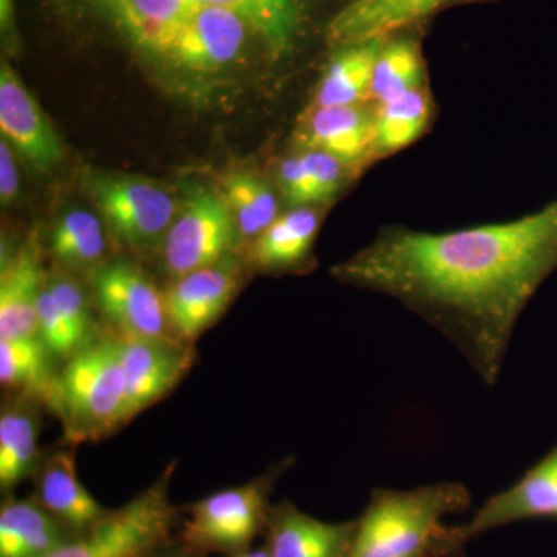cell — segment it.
Listing matches in <instances>:
<instances>
[{
	"label": "cell",
	"instance_id": "1",
	"mask_svg": "<svg viewBox=\"0 0 557 557\" xmlns=\"http://www.w3.org/2000/svg\"><path fill=\"white\" fill-rule=\"evenodd\" d=\"M555 271L557 197L511 222L449 233L384 231L333 276L401 300L494 386L520 314Z\"/></svg>",
	"mask_w": 557,
	"mask_h": 557
},
{
	"label": "cell",
	"instance_id": "2",
	"mask_svg": "<svg viewBox=\"0 0 557 557\" xmlns=\"http://www.w3.org/2000/svg\"><path fill=\"white\" fill-rule=\"evenodd\" d=\"M463 483L442 482L416 490L379 487L357 519L347 557H463L445 518L467 511Z\"/></svg>",
	"mask_w": 557,
	"mask_h": 557
},
{
	"label": "cell",
	"instance_id": "3",
	"mask_svg": "<svg viewBox=\"0 0 557 557\" xmlns=\"http://www.w3.org/2000/svg\"><path fill=\"white\" fill-rule=\"evenodd\" d=\"M50 409L60 417L72 446L97 442L129 423L115 338L94 341L65 362Z\"/></svg>",
	"mask_w": 557,
	"mask_h": 557
},
{
	"label": "cell",
	"instance_id": "4",
	"mask_svg": "<svg viewBox=\"0 0 557 557\" xmlns=\"http://www.w3.org/2000/svg\"><path fill=\"white\" fill-rule=\"evenodd\" d=\"M172 474L174 463L138 496L46 557H148L170 544L177 518L170 496Z\"/></svg>",
	"mask_w": 557,
	"mask_h": 557
},
{
	"label": "cell",
	"instance_id": "5",
	"mask_svg": "<svg viewBox=\"0 0 557 557\" xmlns=\"http://www.w3.org/2000/svg\"><path fill=\"white\" fill-rule=\"evenodd\" d=\"M285 468L287 463H278L262 478L190 505L188 519L183 522L182 545L199 555L228 557L251 549L256 537L265 533L271 490Z\"/></svg>",
	"mask_w": 557,
	"mask_h": 557
},
{
	"label": "cell",
	"instance_id": "6",
	"mask_svg": "<svg viewBox=\"0 0 557 557\" xmlns=\"http://www.w3.org/2000/svg\"><path fill=\"white\" fill-rule=\"evenodd\" d=\"M86 186L115 236L139 255L161 247L178 214L170 190L148 178L94 172Z\"/></svg>",
	"mask_w": 557,
	"mask_h": 557
},
{
	"label": "cell",
	"instance_id": "7",
	"mask_svg": "<svg viewBox=\"0 0 557 557\" xmlns=\"http://www.w3.org/2000/svg\"><path fill=\"white\" fill-rule=\"evenodd\" d=\"M239 242L236 223L220 194L189 193L161 244V262L178 278L228 258Z\"/></svg>",
	"mask_w": 557,
	"mask_h": 557
},
{
	"label": "cell",
	"instance_id": "8",
	"mask_svg": "<svg viewBox=\"0 0 557 557\" xmlns=\"http://www.w3.org/2000/svg\"><path fill=\"white\" fill-rule=\"evenodd\" d=\"M95 295L120 335L182 343L172 332L166 299L143 270L129 260H115L95 270Z\"/></svg>",
	"mask_w": 557,
	"mask_h": 557
},
{
	"label": "cell",
	"instance_id": "9",
	"mask_svg": "<svg viewBox=\"0 0 557 557\" xmlns=\"http://www.w3.org/2000/svg\"><path fill=\"white\" fill-rule=\"evenodd\" d=\"M249 33L255 32L239 14L201 5L183 21L159 58L182 72H222L239 60Z\"/></svg>",
	"mask_w": 557,
	"mask_h": 557
},
{
	"label": "cell",
	"instance_id": "10",
	"mask_svg": "<svg viewBox=\"0 0 557 557\" xmlns=\"http://www.w3.org/2000/svg\"><path fill=\"white\" fill-rule=\"evenodd\" d=\"M557 520V443L515 483L487 498L465 525L453 527L454 544L465 556L469 542L522 520Z\"/></svg>",
	"mask_w": 557,
	"mask_h": 557
},
{
	"label": "cell",
	"instance_id": "11",
	"mask_svg": "<svg viewBox=\"0 0 557 557\" xmlns=\"http://www.w3.org/2000/svg\"><path fill=\"white\" fill-rule=\"evenodd\" d=\"M121 368L126 380L127 420L168 397L193 369V346L116 335Z\"/></svg>",
	"mask_w": 557,
	"mask_h": 557
},
{
	"label": "cell",
	"instance_id": "12",
	"mask_svg": "<svg viewBox=\"0 0 557 557\" xmlns=\"http://www.w3.org/2000/svg\"><path fill=\"white\" fill-rule=\"evenodd\" d=\"M240 277L239 262L228 256L214 265L174 278L164 295L174 335L190 346L230 306Z\"/></svg>",
	"mask_w": 557,
	"mask_h": 557
},
{
	"label": "cell",
	"instance_id": "13",
	"mask_svg": "<svg viewBox=\"0 0 557 557\" xmlns=\"http://www.w3.org/2000/svg\"><path fill=\"white\" fill-rule=\"evenodd\" d=\"M0 129L3 138L38 171L53 170L64 157L53 124L5 61L0 69Z\"/></svg>",
	"mask_w": 557,
	"mask_h": 557
},
{
	"label": "cell",
	"instance_id": "14",
	"mask_svg": "<svg viewBox=\"0 0 557 557\" xmlns=\"http://www.w3.org/2000/svg\"><path fill=\"white\" fill-rule=\"evenodd\" d=\"M357 520L324 522L293 502L271 505L265 547L271 557H347Z\"/></svg>",
	"mask_w": 557,
	"mask_h": 557
},
{
	"label": "cell",
	"instance_id": "15",
	"mask_svg": "<svg viewBox=\"0 0 557 557\" xmlns=\"http://www.w3.org/2000/svg\"><path fill=\"white\" fill-rule=\"evenodd\" d=\"M46 278L35 237L2 260L0 338H39L38 298Z\"/></svg>",
	"mask_w": 557,
	"mask_h": 557
},
{
	"label": "cell",
	"instance_id": "16",
	"mask_svg": "<svg viewBox=\"0 0 557 557\" xmlns=\"http://www.w3.org/2000/svg\"><path fill=\"white\" fill-rule=\"evenodd\" d=\"M36 472V500L75 536L86 533L109 515L110 509L98 504L81 483L73 450L50 454Z\"/></svg>",
	"mask_w": 557,
	"mask_h": 557
},
{
	"label": "cell",
	"instance_id": "17",
	"mask_svg": "<svg viewBox=\"0 0 557 557\" xmlns=\"http://www.w3.org/2000/svg\"><path fill=\"white\" fill-rule=\"evenodd\" d=\"M450 0H354L330 22L329 35L339 46L384 39L387 33L424 20Z\"/></svg>",
	"mask_w": 557,
	"mask_h": 557
},
{
	"label": "cell",
	"instance_id": "18",
	"mask_svg": "<svg viewBox=\"0 0 557 557\" xmlns=\"http://www.w3.org/2000/svg\"><path fill=\"white\" fill-rule=\"evenodd\" d=\"M139 47L159 58L183 21L199 9L197 0H91Z\"/></svg>",
	"mask_w": 557,
	"mask_h": 557
},
{
	"label": "cell",
	"instance_id": "19",
	"mask_svg": "<svg viewBox=\"0 0 557 557\" xmlns=\"http://www.w3.org/2000/svg\"><path fill=\"white\" fill-rule=\"evenodd\" d=\"M73 536L36 498L9 497L0 508V557H46Z\"/></svg>",
	"mask_w": 557,
	"mask_h": 557
},
{
	"label": "cell",
	"instance_id": "20",
	"mask_svg": "<svg viewBox=\"0 0 557 557\" xmlns=\"http://www.w3.org/2000/svg\"><path fill=\"white\" fill-rule=\"evenodd\" d=\"M307 149H318L354 164L373 148V119L357 106L317 108L300 134Z\"/></svg>",
	"mask_w": 557,
	"mask_h": 557
},
{
	"label": "cell",
	"instance_id": "21",
	"mask_svg": "<svg viewBox=\"0 0 557 557\" xmlns=\"http://www.w3.org/2000/svg\"><path fill=\"white\" fill-rule=\"evenodd\" d=\"M319 215L309 208H298L278 215L262 234L249 245L248 260L263 271L298 269L310 258L319 230Z\"/></svg>",
	"mask_w": 557,
	"mask_h": 557
},
{
	"label": "cell",
	"instance_id": "22",
	"mask_svg": "<svg viewBox=\"0 0 557 557\" xmlns=\"http://www.w3.org/2000/svg\"><path fill=\"white\" fill-rule=\"evenodd\" d=\"M39 418L30 403L3 406L0 416V487L10 493L39 468Z\"/></svg>",
	"mask_w": 557,
	"mask_h": 557
},
{
	"label": "cell",
	"instance_id": "23",
	"mask_svg": "<svg viewBox=\"0 0 557 557\" xmlns=\"http://www.w3.org/2000/svg\"><path fill=\"white\" fill-rule=\"evenodd\" d=\"M384 39L344 46L325 70L317 94V108L357 106L370 97L373 67Z\"/></svg>",
	"mask_w": 557,
	"mask_h": 557
},
{
	"label": "cell",
	"instance_id": "24",
	"mask_svg": "<svg viewBox=\"0 0 557 557\" xmlns=\"http://www.w3.org/2000/svg\"><path fill=\"white\" fill-rule=\"evenodd\" d=\"M51 358L40 338H0V383L20 397L38 399L50 408L58 380Z\"/></svg>",
	"mask_w": 557,
	"mask_h": 557
},
{
	"label": "cell",
	"instance_id": "25",
	"mask_svg": "<svg viewBox=\"0 0 557 557\" xmlns=\"http://www.w3.org/2000/svg\"><path fill=\"white\" fill-rule=\"evenodd\" d=\"M220 197L236 223L239 240L251 245L278 218L277 199L263 180L248 172H230L220 183Z\"/></svg>",
	"mask_w": 557,
	"mask_h": 557
},
{
	"label": "cell",
	"instance_id": "26",
	"mask_svg": "<svg viewBox=\"0 0 557 557\" xmlns=\"http://www.w3.org/2000/svg\"><path fill=\"white\" fill-rule=\"evenodd\" d=\"M341 180L343 163L318 149L289 157L278 168L282 194L298 207L332 199L338 193Z\"/></svg>",
	"mask_w": 557,
	"mask_h": 557
},
{
	"label": "cell",
	"instance_id": "27",
	"mask_svg": "<svg viewBox=\"0 0 557 557\" xmlns=\"http://www.w3.org/2000/svg\"><path fill=\"white\" fill-rule=\"evenodd\" d=\"M50 251L67 269H100L108 251L101 220L83 208L65 211L51 231Z\"/></svg>",
	"mask_w": 557,
	"mask_h": 557
},
{
	"label": "cell",
	"instance_id": "28",
	"mask_svg": "<svg viewBox=\"0 0 557 557\" xmlns=\"http://www.w3.org/2000/svg\"><path fill=\"white\" fill-rule=\"evenodd\" d=\"M200 5L220 7L239 14L273 53L292 47L300 24V0H197Z\"/></svg>",
	"mask_w": 557,
	"mask_h": 557
},
{
	"label": "cell",
	"instance_id": "29",
	"mask_svg": "<svg viewBox=\"0 0 557 557\" xmlns=\"http://www.w3.org/2000/svg\"><path fill=\"white\" fill-rule=\"evenodd\" d=\"M380 106L373 116L372 149L388 153L408 148L426 129L431 108L423 90L408 91Z\"/></svg>",
	"mask_w": 557,
	"mask_h": 557
},
{
	"label": "cell",
	"instance_id": "30",
	"mask_svg": "<svg viewBox=\"0 0 557 557\" xmlns=\"http://www.w3.org/2000/svg\"><path fill=\"white\" fill-rule=\"evenodd\" d=\"M423 81V61L413 40L395 39L384 42L373 67L370 97L380 104L420 89Z\"/></svg>",
	"mask_w": 557,
	"mask_h": 557
},
{
	"label": "cell",
	"instance_id": "31",
	"mask_svg": "<svg viewBox=\"0 0 557 557\" xmlns=\"http://www.w3.org/2000/svg\"><path fill=\"white\" fill-rule=\"evenodd\" d=\"M38 333L50 354L65 361L87 347L58 307L57 300L47 287V278L38 298Z\"/></svg>",
	"mask_w": 557,
	"mask_h": 557
},
{
	"label": "cell",
	"instance_id": "32",
	"mask_svg": "<svg viewBox=\"0 0 557 557\" xmlns=\"http://www.w3.org/2000/svg\"><path fill=\"white\" fill-rule=\"evenodd\" d=\"M47 287H49L58 307L67 318L79 339L86 346L94 343L95 339L91 341L94 322H91L89 302H87L83 288L73 278L64 276V274H54V276L47 277Z\"/></svg>",
	"mask_w": 557,
	"mask_h": 557
},
{
	"label": "cell",
	"instance_id": "33",
	"mask_svg": "<svg viewBox=\"0 0 557 557\" xmlns=\"http://www.w3.org/2000/svg\"><path fill=\"white\" fill-rule=\"evenodd\" d=\"M20 194V172L14 161L11 145L2 138L0 141V200L3 207H9Z\"/></svg>",
	"mask_w": 557,
	"mask_h": 557
},
{
	"label": "cell",
	"instance_id": "34",
	"mask_svg": "<svg viewBox=\"0 0 557 557\" xmlns=\"http://www.w3.org/2000/svg\"><path fill=\"white\" fill-rule=\"evenodd\" d=\"M0 27H2V35L11 38L14 30L13 0H0Z\"/></svg>",
	"mask_w": 557,
	"mask_h": 557
},
{
	"label": "cell",
	"instance_id": "35",
	"mask_svg": "<svg viewBox=\"0 0 557 557\" xmlns=\"http://www.w3.org/2000/svg\"><path fill=\"white\" fill-rule=\"evenodd\" d=\"M148 557H201V555L190 552L185 545H182V547H172L170 542V544L163 545V547L157 548L156 552L150 553Z\"/></svg>",
	"mask_w": 557,
	"mask_h": 557
},
{
	"label": "cell",
	"instance_id": "36",
	"mask_svg": "<svg viewBox=\"0 0 557 557\" xmlns=\"http://www.w3.org/2000/svg\"><path fill=\"white\" fill-rule=\"evenodd\" d=\"M231 557H271L269 549L267 547L258 548V549H248V552L240 553V555L231 556Z\"/></svg>",
	"mask_w": 557,
	"mask_h": 557
}]
</instances>
